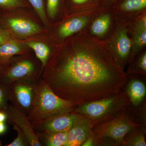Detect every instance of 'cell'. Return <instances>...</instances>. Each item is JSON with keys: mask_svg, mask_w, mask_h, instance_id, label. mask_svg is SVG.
Returning <instances> with one entry per match:
<instances>
[{"mask_svg": "<svg viewBox=\"0 0 146 146\" xmlns=\"http://www.w3.org/2000/svg\"><path fill=\"white\" fill-rule=\"evenodd\" d=\"M69 43L51 52L42 72L55 94L77 106L121 91L126 74L106 48L91 39Z\"/></svg>", "mask_w": 146, "mask_h": 146, "instance_id": "6da1fadb", "label": "cell"}, {"mask_svg": "<svg viewBox=\"0 0 146 146\" xmlns=\"http://www.w3.org/2000/svg\"><path fill=\"white\" fill-rule=\"evenodd\" d=\"M76 106L57 96L42 78L37 82L28 118L33 127L54 115L72 111Z\"/></svg>", "mask_w": 146, "mask_h": 146, "instance_id": "7a4b0ae2", "label": "cell"}, {"mask_svg": "<svg viewBox=\"0 0 146 146\" xmlns=\"http://www.w3.org/2000/svg\"><path fill=\"white\" fill-rule=\"evenodd\" d=\"M131 105L125 91H121L111 96L77 106L73 111L89 119L94 126L112 119Z\"/></svg>", "mask_w": 146, "mask_h": 146, "instance_id": "3957f363", "label": "cell"}, {"mask_svg": "<svg viewBox=\"0 0 146 146\" xmlns=\"http://www.w3.org/2000/svg\"><path fill=\"white\" fill-rule=\"evenodd\" d=\"M141 125L135 122L126 110L121 111L112 119L93 127L94 146H124L126 134Z\"/></svg>", "mask_w": 146, "mask_h": 146, "instance_id": "277c9868", "label": "cell"}, {"mask_svg": "<svg viewBox=\"0 0 146 146\" xmlns=\"http://www.w3.org/2000/svg\"><path fill=\"white\" fill-rule=\"evenodd\" d=\"M42 72L34 60L25 54L17 59L13 58L0 74V79L8 85L21 80H38Z\"/></svg>", "mask_w": 146, "mask_h": 146, "instance_id": "5b68a950", "label": "cell"}, {"mask_svg": "<svg viewBox=\"0 0 146 146\" xmlns=\"http://www.w3.org/2000/svg\"><path fill=\"white\" fill-rule=\"evenodd\" d=\"M38 80H21L8 85L9 102L27 116L32 107Z\"/></svg>", "mask_w": 146, "mask_h": 146, "instance_id": "8992f818", "label": "cell"}, {"mask_svg": "<svg viewBox=\"0 0 146 146\" xmlns=\"http://www.w3.org/2000/svg\"><path fill=\"white\" fill-rule=\"evenodd\" d=\"M0 27L9 34L20 37H27L40 33L41 27L34 21L21 17H13L7 13H0Z\"/></svg>", "mask_w": 146, "mask_h": 146, "instance_id": "52a82bcc", "label": "cell"}, {"mask_svg": "<svg viewBox=\"0 0 146 146\" xmlns=\"http://www.w3.org/2000/svg\"><path fill=\"white\" fill-rule=\"evenodd\" d=\"M76 115L73 110L54 115L43 120L33 128L35 132L69 131Z\"/></svg>", "mask_w": 146, "mask_h": 146, "instance_id": "ba28073f", "label": "cell"}, {"mask_svg": "<svg viewBox=\"0 0 146 146\" xmlns=\"http://www.w3.org/2000/svg\"><path fill=\"white\" fill-rule=\"evenodd\" d=\"M7 111L9 123L16 125L20 128L25 135L30 146H42L27 115L11 104H9Z\"/></svg>", "mask_w": 146, "mask_h": 146, "instance_id": "9c48e42d", "label": "cell"}, {"mask_svg": "<svg viewBox=\"0 0 146 146\" xmlns=\"http://www.w3.org/2000/svg\"><path fill=\"white\" fill-rule=\"evenodd\" d=\"M114 40V47L109 53L116 65L123 70L129 58L132 45L127 36V30L125 28L120 29Z\"/></svg>", "mask_w": 146, "mask_h": 146, "instance_id": "30bf717a", "label": "cell"}, {"mask_svg": "<svg viewBox=\"0 0 146 146\" xmlns=\"http://www.w3.org/2000/svg\"><path fill=\"white\" fill-rule=\"evenodd\" d=\"M76 114L72 127L68 131V140L65 146L82 145L91 134L94 127L89 119Z\"/></svg>", "mask_w": 146, "mask_h": 146, "instance_id": "8fae6325", "label": "cell"}, {"mask_svg": "<svg viewBox=\"0 0 146 146\" xmlns=\"http://www.w3.org/2000/svg\"><path fill=\"white\" fill-rule=\"evenodd\" d=\"M26 54V48L23 44L10 38L0 45V65L5 67L15 56Z\"/></svg>", "mask_w": 146, "mask_h": 146, "instance_id": "7c38bea8", "label": "cell"}, {"mask_svg": "<svg viewBox=\"0 0 146 146\" xmlns=\"http://www.w3.org/2000/svg\"><path fill=\"white\" fill-rule=\"evenodd\" d=\"M125 92L130 99L131 104L137 107L145 100L146 86L143 82L134 79L128 82Z\"/></svg>", "mask_w": 146, "mask_h": 146, "instance_id": "4fadbf2b", "label": "cell"}, {"mask_svg": "<svg viewBox=\"0 0 146 146\" xmlns=\"http://www.w3.org/2000/svg\"><path fill=\"white\" fill-rule=\"evenodd\" d=\"M35 132L42 145L65 146L68 140V131Z\"/></svg>", "mask_w": 146, "mask_h": 146, "instance_id": "5bb4252c", "label": "cell"}, {"mask_svg": "<svg viewBox=\"0 0 146 146\" xmlns=\"http://www.w3.org/2000/svg\"><path fill=\"white\" fill-rule=\"evenodd\" d=\"M146 44V17L145 15L138 21L136 25L133 46L130 61L137 53Z\"/></svg>", "mask_w": 146, "mask_h": 146, "instance_id": "9a60e30c", "label": "cell"}, {"mask_svg": "<svg viewBox=\"0 0 146 146\" xmlns=\"http://www.w3.org/2000/svg\"><path fill=\"white\" fill-rule=\"evenodd\" d=\"M88 22L86 17L73 18L65 22L58 30V34L61 38H65L81 30Z\"/></svg>", "mask_w": 146, "mask_h": 146, "instance_id": "2e32d148", "label": "cell"}, {"mask_svg": "<svg viewBox=\"0 0 146 146\" xmlns=\"http://www.w3.org/2000/svg\"><path fill=\"white\" fill-rule=\"evenodd\" d=\"M146 127L138 126L127 133L124 138V146H146Z\"/></svg>", "mask_w": 146, "mask_h": 146, "instance_id": "e0dca14e", "label": "cell"}, {"mask_svg": "<svg viewBox=\"0 0 146 146\" xmlns=\"http://www.w3.org/2000/svg\"><path fill=\"white\" fill-rule=\"evenodd\" d=\"M25 44L28 48L34 51L36 57L42 65L43 72L50 55L51 51L49 47L44 43L34 41H29Z\"/></svg>", "mask_w": 146, "mask_h": 146, "instance_id": "ac0fdd59", "label": "cell"}, {"mask_svg": "<svg viewBox=\"0 0 146 146\" xmlns=\"http://www.w3.org/2000/svg\"><path fill=\"white\" fill-rule=\"evenodd\" d=\"M111 18L109 14H104L97 18L91 26L92 34L98 36L103 35L108 30Z\"/></svg>", "mask_w": 146, "mask_h": 146, "instance_id": "d6986e66", "label": "cell"}, {"mask_svg": "<svg viewBox=\"0 0 146 146\" xmlns=\"http://www.w3.org/2000/svg\"><path fill=\"white\" fill-rule=\"evenodd\" d=\"M115 3L120 10L125 12L139 11L146 7V0H119Z\"/></svg>", "mask_w": 146, "mask_h": 146, "instance_id": "ffe728a7", "label": "cell"}, {"mask_svg": "<svg viewBox=\"0 0 146 146\" xmlns=\"http://www.w3.org/2000/svg\"><path fill=\"white\" fill-rule=\"evenodd\" d=\"M26 0H0V13L9 12L18 9L29 8Z\"/></svg>", "mask_w": 146, "mask_h": 146, "instance_id": "44dd1931", "label": "cell"}, {"mask_svg": "<svg viewBox=\"0 0 146 146\" xmlns=\"http://www.w3.org/2000/svg\"><path fill=\"white\" fill-rule=\"evenodd\" d=\"M38 14L45 26L48 25L46 8V0H26Z\"/></svg>", "mask_w": 146, "mask_h": 146, "instance_id": "7402d4cb", "label": "cell"}, {"mask_svg": "<svg viewBox=\"0 0 146 146\" xmlns=\"http://www.w3.org/2000/svg\"><path fill=\"white\" fill-rule=\"evenodd\" d=\"M146 72V54L144 52L139 57L136 63L131 67L129 74H138L145 75Z\"/></svg>", "mask_w": 146, "mask_h": 146, "instance_id": "603a6c76", "label": "cell"}, {"mask_svg": "<svg viewBox=\"0 0 146 146\" xmlns=\"http://www.w3.org/2000/svg\"><path fill=\"white\" fill-rule=\"evenodd\" d=\"M65 0H46V8L49 17L54 18Z\"/></svg>", "mask_w": 146, "mask_h": 146, "instance_id": "cb8c5ba5", "label": "cell"}, {"mask_svg": "<svg viewBox=\"0 0 146 146\" xmlns=\"http://www.w3.org/2000/svg\"><path fill=\"white\" fill-rule=\"evenodd\" d=\"M8 85H6L0 79V110H7L9 104Z\"/></svg>", "mask_w": 146, "mask_h": 146, "instance_id": "d4e9b609", "label": "cell"}, {"mask_svg": "<svg viewBox=\"0 0 146 146\" xmlns=\"http://www.w3.org/2000/svg\"><path fill=\"white\" fill-rule=\"evenodd\" d=\"M13 129L16 131L17 133V136L14 141L6 145V146H30L29 143L25 135L23 132L20 129V128L16 125H12Z\"/></svg>", "mask_w": 146, "mask_h": 146, "instance_id": "484cf974", "label": "cell"}, {"mask_svg": "<svg viewBox=\"0 0 146 146\" xmlns=\"http://www.w3.org/2000/svg\"><path fill=\"white\" fill-rule=\"evenodd\" d=\"M11 38V35L7 31L0 27V45Z\"/></svg>", "mask_w": 146, "mask_h": 146, "instance_id": "4316f807", "label": "cell"}, {"mask_svg": "<svg viewBox=\"0 0 146 146\" xmlns=\"http://www.w3.org/2000/svg\"><path fill=\"white\" fill-rule=\"evenodd\" d=\"M69 3L74 5H83L88 4L89 3L99 1L100 2L101 0H68Z\"/></svg>", "mask_w": 146, "mask_h": 146, "instance_id": "83f0119b", "label": "cell"}, {"mask_svg": "<svg viewBox=\"0 0 146 146\" xmlns=\"http://www.w3.org/2000/svg\"><path fill=\"white\" fill-rule=\"evenodd\" d=\"M82 146H94V139L92 133V131L91 134H90L89 137L87 138L86 141L82 144Z\"/></svg>", "mask_w": 146, "mask_h": 146, "instance_id": "f1b7e54d", "label": "cell"}, {"mask_svg": "<svg viewBox=\"0 0 146 146\" xmlns=\"http://www.w3.org/2000/svg\"><path fill=\"white\" fill-rule=\"evenodd\" d=\"M7 119V110H0V122H5Z\"/></svg>", "mask_w": 146, "mask_h": 146, "instance_id": "f546056e", "label": "cell"}, {"mask_svg": "<svg viewBox=\"0 0 146 146\" xmlns=\"http://www.w3.org/2000/svg\"><path fill=\"white\" fill-rule=\"evenodd\" d=\"M119 0H101L100 3L102 5L109 6L114 4Z\"/></svg>", "mask_w": 146, "mask_h": 146, "instance_id": "4dcf8cb0", "label": "cell"}, {"mask_svg": "<svg viewBox=\"0 0 146 146\" xmlns=\"http://www.w3.org/2000/svg\"><path fill=\"white\" fill-rule=\"evenodd\" d=\"M7 126L5 122H0V135H2L6 131Z\"/></svg>", "mask_w": 146, "mask_h": 146, "instance_id": "1f68e13d", "label": "cell"}, {"mask_svg": "<svg viewBox=\"0 0 146 146\" xmlns=\"http://www.w3.org/2000/svg\"><path fill=\"white\" fill-rule=\"evenodd\" d=\"M5 68V67H4V66H2V65H0V74H1V73H2L4 70Z\"/></svg>", "mask_w": 146, "mask_h": 146, "instance_id": "d6a6232c", "label": "cell"}, {"mask_svg": "<svg viewBox=\"0 0 146 146\" xmlns=\"http://www.w3.org/2000/svg\"><path fill=\"white\" fill-rule=\"evenodd\" d=\"M2 145V142L0 140V146H1Z\"/></svg>", "mask_w": 146, "mask_h": 146, "instance_id": "836d02e7", "label": "cell"}]
</instances>
